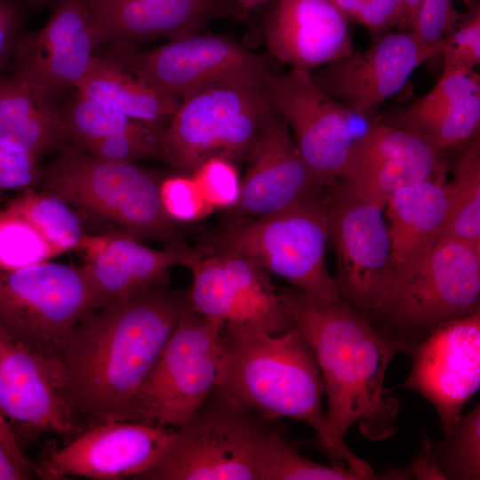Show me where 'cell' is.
<instances>
[{
	"label": "cell",
	"mask_w": 480,
	"mask_h": 480,
	"mask_svg": "<svg viewBox=\"0 0 480 480\" xmlns=\"http://www.w3.org/2000/svg\"><path fill=\"white\" fill-rule=\"evenodd\" d=\"M188 310L185 295L167 286L144 290L88 312L45 356L79 431L130 421L137 389Z\"/></svg>",
	"instance_id": "1"
},
{
	"label": "cell",
	"mask_w": 480,
	"mask_h": 480,
	"mask_svg": "<svg viewBox=\"0 0 480 480\" xmlns=\"http://www.w3.org/2000/svg\"><path fill=\"white\" fill-rule=\"evenodd\" d=\"M279 294L315 352L327 397L326 420L335 439L345 443L356 422L371 441L391 436L401 407L386 395L384 380L402 348L341 298L322 300L294 287Z\"/></svg>",
	"instance_id": "2"
},
{
	"label": "cell",
	"mask_w": 480,
	"mask_h": 480,
	"mask_svg": "<svg viewBox=\"0 0 480 480\" xmlns=\"http://www.w3.org/2000/svg\"><path fill=\"white\" fill-rule=\"evenodd\" d=\"M224 396L269 420L292 418L315 430L312 444L331 465L361 475L371 466L332 436L322 407L324 385L309 342L297 325L280 334L224 331L217 386Z\"/></svg>",
	"instance_id": "3"
},
{
	"label": "cell",
	"mask_w": 480,
	"mask_h": 480,
	"mask_svg": "<svg viewBox=\"0 0 480 480\" xmlns=\"http://www.w3.org/2000/svg\"><path fill=\"white\" fill-rule=\"evenodd\" d=\"M480 246L443 233L395 268L382 305L369 316L403 353L441 323L479 311Z\"/></svg>",
	"instance_id": "4"
},
{
	"label": "cell",
	"mask_w": 480,
	"mask_h": 480,
	"mask_svg": "<svg viewBox=\"0 0 480 480\" xmlns=\"http://www.w3.org/2000/svg\"><path fill=\"white\" fill-rule=\"evenodd\" d=\"M44 191L72 208L138 240L186 246L179 223L164 212L159 179L132 162L110 161L67 148L40 179Z\"/></svg>",
	"instance_id": "5"
},
{
	"label": "cell",
	"mask_w": 480,
	"mask_h": 480,
	"mask_svg": "<svg viewBox=\"0 0 480 480\" xmlns=\"http://www.w3.org/2000/svg\"><path fill=\"white\" fill-rule=\"evenodd\" d=\"M279 420L264 419L214 389L135 479L261 480Z\"/></svg>",
	"instance_id": "6"
},
{
	"label": "cell",
	"mask_w": 480,
	"mask_h": 480,
	"mask_svg": "<svg viewBox=\"0 0 480 480\" xmlns=\"http://www.w3.org/2000/svg\"><path fill=\"white\" fill-rule=\"evenodd\" d=\"M269 74L214 84L183 99L163 133L164 160L188 174L211 157L247 160L274 110Z\"/></svg>",
	"instance_id": "7"
},
{
	"label": "cell",
	"mask_w": 480,
	"mask_h": 480,
	"mask_svg": "<svg viewBox=\"0 0 480 480\" xmlns=\"http://www.w3.org/2000/svg\"><path fill=\"white\" fill-rule=\"evenodd\" d=\"M328 242L325 202L321 196L236 220L210 237L206 249L244 256L313 298L335 300L340 296L326 266Z\"/></svg>",
	"instance_id": "8"
},
{
	"label": "cell",
	"mask_w": 480,
	"mask_h": 480,
	"mask_svg": "<svg viewBox=\"0 0 480 480\" xmlns=\"http://www.w3.org/2000/svg\"><path fill=\"white\" fill-rule=\"evenodd\" d=\"M223 351V327L188 310L137 389L130 421L180 428L215 389Z\"/></svg>",
	"instance_id": "9"
},
{
	"label": "cell",
	"mask_w": 480,
	"mask_h": 480,
	"mask_svg": "<svg viewBox=\"0 0 480 480\" xmlns=\"http://www.w3.org/2000/svg\"><path fill=\"white\" fill-rule=\"evenodd\" d=\"M182 266L193 276L185 294L190 309L233 335L280 334L295 325L270 274L228 252L192 251Z\"/></svg>",
	"instance_id": "10"
},
{
	"label": "cell",
	"mask_w": 480,
	"mask_h": 480,
	"mask_svg": "<svg viewBox=\"0 0 480 480\" xmlns=\"http://www.w3.org/2000/svg\"><path fill=\"white\" fill-rule=\"evenodd\" d=\"M330 186L324 202L339 293L369 316L382 305L395 271L385 206L343 181Z\"/></svg>",
	"instance_id": "11"
},
{
	"label": "cell",
	"mask_w": 480,
	"mask_h": 480,
	"mask_svg": "<svg viewBox=\"0 0 480 480\" xmlns=\"http://www.w3.org/2000/svg\"><path fill=\"white\" fill-rule=\"evenodd\" d=\"M92 309L81 266L47 260L0 270V328L44 356Z\"/></svg>",
	"instance_id": "12"
},
{
	"label": "cell",
	"mask_w": 480,
	"mask_h": 480,
	"mask_svg": "<svg viewBox=\"0 0 480 480\" xmlns=\"http://www.w3.org/2000/svg\"><path fill=\"white\" fill-rule=\"evenodd\" d=\"M105 58L180 101L214 84L271 72L259 54L232 38L214 35L197 34L149 50L110 47Z\"/></svg>",
	"instance_id": "13"
},
{
	"label": "cell",
	"mask_w": 480,
	"mask_h": 480,
	"mask_svg": "<svg viewBox=\"0 0 480 480\" xmlns=\"http://www.w3.org/2000/svg\"><path fill=\"white\" fill-rule=\"evenodd\" d=\"M273 107L286 121L296 146L326 186L337 180L348 163L356 134L354 125L370 122L324 92L310 72H271L267 79Z\"/></svg>",
	"instance_id": "14"
},
{
	"label": "cell",
	"mask_w": 480,
	"mask_h": 480,
	"mask_svg": "<svg viewBox=\"0 0 480 480\" xmlns=\"http://www.w3.org/2000/svg\"><path fill=\"white\" fill-rule=\"evenodd\" d=\"M441 52L442 44L428 45L413 30L380 34L367 49L353 50L310 74L328 96L373 122L413 71Z\"/></svg>",
	"instance_id": "15"
},
{
	"label": "cell",
	"mask_w": 480,
	"mask_h": 480,
	"mask_svg": "<svg viewBox=\"0 0 480 480\" xmlns=\"http://www.w3.org/2000/svg\"><path fill=\"white\" fill-rule=\"evenodd\" d=\"M174 431L128 420L94 423L79 431L67 445L46 449L36 465V474L45 479L68 476L135 479L165 452Z\"/></svg>",
	"instance_id": "16"
},
{
	"label": "cell",
	"mask_w": 480,
	"mask_h": 480,
	"mask_svg": "<svg viewBox=\"0 0 480 480\" xmlns=\"http://www.w3.org/2000/svg\"><path fill=\"white\" fill-rule=\"evenodd\" d=\"M405 354L412 357L411 371L394 388H411L423 396L445 431L480 386V312L441 323Z\"/></svg>",
	"instance_id": "17"
},
{
	"label": "cell",
	"mask_w": 480,
	"mask_h": 480,
	"mask_svg": "<svg viewBox=\"0 0 480 480\" xmlns=\"http://www.w3.org/2000/svg\"><path fill=\"white\" fill-rule=\"evenodd\" d=\"M51 7L43 28L19 36L12 57V75L52 105L54 96L68 87L76 88L83 80L96 47L87 0H57Z\"/></svg>",
	"instance_id": "18"
},
{
	"label": "cell",
	"mask_w": 480,
	"mask_h": 480,
	"mask_svg": "<svg viewBox=\"0 0 480 480\" xmlns=\"http://www.w3.org/2000/svg\"><path fill=\"white\" fill-rule=\"evenodd\" d=\"M233 217L257 218L322 196L326 184L301 156L284 118L274 108L246 160Z\"/></svg>",
	"instance_id": "19"
},
{
	"label": "cell",
	"mask_w": 480,
	"mask_h": 480,
	"mask_svg": "<svg viewBox=\"0 0 480 480\" xmlns=\"http://www.w3.org/2000/svg\"><path fill=\"white\" fill-rule=\"evenodd\" d=\"M443 151L418 134L375 120L356 139L338 180L386 207L398 188L444 175Z\"/></svg>",
	"instance_id": "20"
},
{
	"label": "cell",
	"mask_w": 480,
	"mask_h": 480,
	"mask_svg": "<svg viewBox=\"0 0 480 480\" xmlns=\"http://www.w3.org/2000/svg\"><path fill=\"white\" fill-rule=\"evenodd\" d=\"M0 414L14 436L18 428L63 437L79 432L49 358L1 328Z\"/></svg>",
	"instance_id": "21"
},
{
	"label": "cell",
	"mask_w": 480,
	"mask_h": 480,
	"mask_svg": "<svg viewBox=\"0 0 480 480\" xmlns=\"http://www.w3.org/2000/svg\"><path fill=\"white\" fill-rule=\"evenodd\" d=\"M77 250L84 261L81 268L92 292L93 309L167 286L170 268L182 265L191 252L187 246L153 249L116 231L86 233Z\"/></svg>",
	"instance_id": "22"
},
{
	"label": "cell",
	"mask_w": 480,
	"mask_h": 480,
	"mask_svg": "<svg viewBox=\"0 0 480 480\" xmlns=\"http://www.w3.org/2000/svg\"><path fill=\"white\" fill-rule=\"evenodd\" d=\"M95 47H136L166 37L197 35L211 20L231 13L225 0H87Z\"/></svg>",
	"instance_id": "23"
},
{
	"label": "cell",
	"mask_w": 480,
	"mask_h": 480,
	"mask_svg": "<svg viewBox=\"0 0 480 480\" xmlns=\"http://www.w3.org/2000/svg\"><path fill=\"white\" fill-rule=\"evenodd\" d=\"M270 53L311 72L354 50L349 19L331 0H277L263 28Z\"/></svg>",
	"instance_id": "24"
},
{
	"label": "cell",
	"mask_w": 480,
	"mask_h": 480,
	"mask_svg": "<svg viewBox=\"0 0 480 480\" xmlns=\"http://www.w3.org/2000/svg\"><path fill=\"white\" fill-rule=\"evenodd\" d=\"M378 121L418 134L444 150L472 138L480 126L479 75L444 69L428 92L388 109Z\"/></svg>",
	"instance_id": "25"
},
{
	"label": "cell",
	"mask_w": 480,
	"mask_h": 480,
	"mask_svg": "<svg viewBox=\"0 0 480 480\" xmlns=\"http://www.w3.org/2000/svg\"><path fill=\"white\" fill-rule=\"evenodd\" d=\"M386 207L396 268L443 234L451 207L450 184L440 175L404 186L390 196Z\"/></svg>",
	"instance_id": "26"
},
{
	"label": "cell",
	"mask_w": 480,
	"mask_h": 480,
	"mask_svg": "<svg viewBox=\"0 0 480 480\" xmlns=\"http://www.w3.org/2000/svg\"><path fill=\"white\" fill-rule=\"evenodd\" d=\"M0 140L38 160L71 141L60 111L23 79L0 78Z\"/></svg>",
	"instance_id": "27"
},
{
	"label": "cell",
	"mask_w": 480,
	"mask_h": 480,
	"mask_svg": "<svg viewBox=\"0 0 480 480\" xmlns=\"http://www.w3.org/2000/svg\"><path fill=\"white\" fill-rule=\"evenodd\" d=\"M76 89L110 109L163 128L180 103V99L144 83L115 61L96 55Z\"/></svg>",
	"instance_id": "28"
},
{
	"label": "cell",
	"mask_w": 480,
	"mask_h": 480,
	"mask_svg": "<svg viewBox=\"0 0 480 480\" xmlns=\"http://www.w3.org/2000/svg\"><path fill=\"white\" fill-rule=\"evenodd\" d=\"M6 208L28 220L59 255L77 250L86 234L75 209L47 191L28 189Z\"/></svg>",
	"instance_id": "29"
},
{
	"label": "cell",
	"mask_w": 480,
	"mask_h": 480,
	"mask_svg": "<svg viewBox=\"0 0 480 480\" xmlns=\"http://www.w3.org/2000/svg\"><path fill=\"white\" fill-rule=\"evenodd\" d=\"M449 184L451 207L443 233L480 246L479 132L473 135Z\"/></svg>",
	"instance_id": "30"
},
{
	"label": "cell",
	"mask_w": 480,
	"mask_h": 480,
	"mask_svg": "<svg viewBox=\"0 0 480 480\" xmlns=\"http://www.w3.org/2000/svg\"><path fill=\"white\" fill-rule=\"evenodd\" d=\"M436 467L444 480L480 478V406L460 415L444 431L440 442L432 443Z\"/></svg>",
	"instance_id": "31"
},
{
	"label": "cell",
	"mask_w": 480,
	"mask_h": 480,
	"mask_svg": "<svg viewBox=\"0 0 480 480\" xmlns=\"http://www.w3.org/2000/svg\"><path fill=\"white\" fill-rule=\"evenodd\" d=\"M401 477L400 469H389L382 474L365 476L333 465L325 466L315 462L300 452L297 443L286 438L283 428L273 437L261 475V480H378Z\"/></svg>",
	"instance_id": "32"
},
{
	"label": "cell",
	"mask_w": 480,
	"mask_h": 480,
	"mask_svg": "<svg viewBox=\"0 0 480 480\" xmlns=\"http://www.w3.org/2000/svg\"><path fill=\"white\" fill-rule=\"evenodd\" d=\"M60 114L71 140L80 149L106 137L156 126L110 109L78 92Z\"/></svg>",
	"instance_id": "33"
},
{
	"label": "cell",
	"mask_w": 480,
	"mask_h": 480,
	"mask_svg": "<svg viewBox=\"0 0 480 480\" xmlns=\"http://www.w3.org/2000/svg\"><path fill=\"white\" fill-rule=\"evenodd\" d=\"M40 232L11 210H0V270H14L58 256Z\"/></svg>",
	"instance_id": "34"
},
{
	"label": "cell",
	"mask_w": 480,
	"mask_h": 480,
	"mask_svg": "<svg viewBox=\"0 0 480 480\" xmlns=\"http://www.w3.org/2000/svg\"><path fill=\"white\" fill-rule=\"evenodd\" d=\"M159 192L164 212L179 224L196 221L213 211L191 174L178 172L160 180Z\"/></svg>",
	"instance_id": "35"
},
{
	"label": "cell",
	"mask_w": 480,
	"mask_h": 480,
	"mask_svg": "<svg viewBox=\"0 0 480 480\" xmlns=\"http://www.w3.org/2000/svg\"><path fill=\"white\" fill-rule=\"evenodd\" d=\"M190 174L213 210H229L237 202L241 179L235 163L222 157H211Z\"/></svg>",
	"instance_id": "36"
},
{
	"label": "cell",
	"mask_w": 480,
	"mask_h": 480,
	"mask_svg": "<svg viewBox=\"0 0 480 480\" xmlns=\"http://www.w3.org/2000/svg\"><path fill=\"white\" fill-rule=\"evenodd\" d=\"M444 69L448 71H473L480 63V9L479 5L454 25L444 36L442 52Z\"/></svg>",
	"instance_id": "37"
},
{
	"label": "cell",
	"mask_w": 480,
	"mask_h": 480,
	"mask_svg": "<svg viewBox=\"0 0 480 480\" xmlns=\"http://www.w3.org/2000/svg\"><path fill=\"white\" fill-rule=\"evenodd\" d=\"M475 8L477 0H462ZM452 0H420L413 31L428 45L442 44L443 38L457 22Z\"/></svg>",
	"instance_id": "38"
},
{
	"label": "cell",
	"mask_w": 480,
	"mask_h": 480,
	"mask_svg": "<svg viewBox=\"0 0 480 480\" xmlns=\"http://www.w3.org/2000/svg\"><path fill=\"white\" fill-rule=\"evenodd\" d=\"M36 157L0 140V189L27 188L41 179Z\"/></svg>",
	"instance_id": "39"
},
{
	"label": "cell",
	"mask_w": 480,
	"mask_h": 480,
	"mask_svg": "<svg viewBox=\"0 0 480 480\" xmlns=\"http://www.w3.org/2000/svg\"><path fill=\"white\" fill-rule=\"evenodd\" d=\"M354 20L374 33L393 28L404 30L403 15L395 0H357Z\"/></svg>",
	"instance_id": "40"
},
{
	"label": "cell",
	"mask_w": 480,
	"mask_h": 480,
	"mask_svg": "<svg viewBox=\"0 0 480 480\" xmlns=\"http://www.w3.org/2000/svg\"><path fill=\"white\" fill-rule=\"evenodd\" d=\"M21 19V9L15 1L0 0V70L12 56L15 44L20 35Z\"/></svg>",
	"instance_id": "41"
},
{
	"label": "cell",
	"mask_w": 480,
	"mask_h": 480,
	"mask_svg": "<svg viewBox=\"0 0 480 480\" xmlns=\"http://www.w3.org/2000/svg\"><path fill=\"white\" fill-rule=\"evenodd\" d=\"M421 450L414 462L409 467L412 478L443 479L434 459L431 440L427 434L422 435Z\"/></svg>",
	"instance_id": "42"
},
{
	"label": "cell",
	"mask_w": 480,
	"mask_h": 480,
	"mask_svg": "<svg viewBox=\"0 0 480 480\" xmlns=\"http://www.w3.org/2000/svg\"><path fill=\"white\" fill-rule=\"evenodd\" d=\"M0 442L8 450L12 456L25 468L36 474L34 465L23 453L20 444L6 420L0 414Z\"/></svg>",
	"instance_id": "43"
},
{
	"label": "cell",
	"mask_w": 480,
	"mask_h": 480,
	"mask_svg": "<svg viewBox=\"0 0 480 480\" xmlns=\"http://www.w3.org/2000/svg\"><path fill=\"white\" fill-rule=\"evenodd\" d=\"M33 473L20 465L0 442V480L28 479Z\"/></svg>",
	"instance_id": "44"
},
{
	"label": "cell",
	"mask_w": 480,
	"mask_h": 480,
	"mask_svg": "<svg viewBox=\"0 0 480 480\" xmlns=\"http://www.w3.org/2000/svg\"><path fill=\"white\" fill-rule=\"evenodd\" d=\"M404 28L413 30L417 14L420 5V0H404Z\"/></svg>",
	"instance_id": "45"
},
{
	"label": "cell",
	"mask_w": 480,
	"mask_h": 480,
	"mask_svg": "<svg viewBox=\"0 0 480 480\" xmlns=\"http://www.w3.org/2000/svg\"><path fill=\"white\" fill-rule=\"evenodd\" d=\"M271 0H230L227 3L231 13L246 12Z\"/></svg>",
	"instance_id": "46"
},
{
	"label": "cell",
	"mask_w": 480,
	"mask_h": 480,
	"mask_svg": "<svg viewBox=\"0 0 480 480\" xmlns=\"http://www.w3.org/2000/svg\"><path fill=\"white\" fill-rule=\"evenodd\" d=\"M348 19L355 17L357 0H331Z\"/></svg>",
	"instance_id": "47"
},
{
	"label": "cell",
	"mask_w": 480,
	"mask_h": 480,
	"mask_svg": "<svg viewBox=\"0 0 480 480\" xmlns=\"http://www.w3.org/2000/svg\"><path fill=\"white\" fill-rule=\"evenodd\" d=\"M31 4H47L52 5L54 2L57 0H28Z\"/></svg>",
	"instance_id": "48"
}]
</instances>
